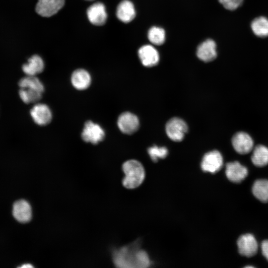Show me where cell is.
<instances>
[{
  "mask_svg": "<svg viewBox=\"0 0 268 268\" xmlns=\"http://www.w3.org/2000/svg\"><path fill=\"white\" fill-rule=\"evenodd\" d=\"M43 92L29 88H20L19 95L23 102L26 104L36 103L42 98Z\"/></svg>",
  "mask_w": 268,
  "mask_h": 268,
  "instance_id": "7402d4cb",
  "label": "cell"
},
{
  "mask_svg": "<svg viewBox=\"0 0 268 268\" xmlns=\"http://www.w3.org/2000/svg\"><path fill=\"white\" fill-rule=\"evenodd\" d=\"M147 35L148 40L154 45H162L165 40V31L159 27L153 26L150 28Z\"/></svg>",
  "mask_w": 268,
  "mask_h": 268,
  "instance_id": "cb8c5ba5",
  "label": "cell"
},
{
  "mask_svg": "<svg viewBox=\"0 0 268 268\" xmlns=\"http://www.w3.org/2000/svg\"><path fill=\"white\" fill-rule=\"evenodd\" d=\"M261 248L263 255L268 261V240H265L262 242Z\"/></svg>",
  "mask_w": 268,
  "mask_h": 268,
  "instance_id": "4316f807",
  "label": "cell"
},
{
  "mask_svg": "<svg viewBox=\"0 0 268 268\" xmlns=\"http://www.w3.org/2000/svg\"><path fill=\"white\" fill-rule=\"evenodd\" d=\"M105 136V131L99 125L91 121L85 123L81 133V137L84 141L97 144L102 141Z\"/></svg>",
  "mask_w": 268,
  "mask_h": 268,
  "instance_id": "3957f363",
  "label": "cell"
},
{
  "mask_svg": "<svg viewBox=\"0 0 268 268\" xmlns=\"http://www.w3.org/2000/svg\"><path fill=\"white\" fill-rule=\"evenodd\" d=\"M91 82V78L90 74L84 69H77L71 74V84L77 90L86 89L90 85Z\"/></svg>",
  "mask_w": 268,
  "mask_h": 268,
  "instance_id": "2e32d148",
  "label": "cell"
},
{
  "mask_svg": "<svg viewBox=\"0 0 268 268\" xmlns=\"http://www.w3.org/2000/svg\"><path fill=\"white\" fill-rule=\"evenodd\" d=\"M198 57L202 61L209 62L214 60L217 56L216 45L212 39H207L198 47Z\"/></svg>",
  "mask_w": 268,
  "mask_h": 268,
  "instance_id": "5bb4252c",
  "label": "cell"
},
{
  "mask_svg": "<svg viewBox=\"0 0 268 268\" xmlns=\"http://www.w3.org/2000/svg\"><path fill=\"white\" fill-rule=\"evenodd\" d=\"M116 15L118 18L124 23L132 21L135 16L134 4L129 0L122 1L117 6Z\"/></svg>",
  "mask_w": 268,
  "mask_h": 268,
  "instance_id": "e0dca14e",
  "label": "cell"
},
{
  "mask_svg": "<svg viewBox=\"0 0 268 268\" xmlns=\"http://www.w3.org/2000/svg\"><path fill=\"white\" fill-rule=\"evenodd\" d=\"M251 27L254 34L259 37H268V18L259 16L252 22Z\"/></svg>",
  "mask_w": 268,
  "mask_h": 268,
  "instance_id": "ffe728a7",
  "label": "cell"
},
{
  "mask_svg": "<svg viewBox=\"0 0 268 268\" xmlns=\"http://www.w3.org/2000/svg\"><path fill=\"white\" fill-rule=\"evenodd\" d=\"M65 0H38L36 11L43 17H50L57 13L64 5Z\"/></svg>",
  "mask_w": 268,
  "mask_h": 268,
  "instance_id": "52a82bcc",
  "label": "cell"
},
{
  "mask_svg": "<svg viewBox=\"0 0 268 268\" xmlns=\"http://www.w3.org/2000/svg\"><path fill=\"white\" fill-rule=\"evenodd\" d=\"M232 144L237 152L245 154L252 151L254 142L249 134L245 132H240L233 135L232 138Z\"/></svg>",
  "mask_w": 268,
  "mask_h": 268,
  "instance_id": "ba28073f",
  "label": "cell"
},
{
  "mask_svg": "<svg viewBox=\"0 0 268 268\" xmlns=\"http://www.w3.org/2000/svg\"><path fill=\"white\" fill-rule=\"evenodd\" d=\"M237 246L240 254L247 257L254 256L258 249L256 239L250 234L241 236L238 239Z\"/></svg>",
  "mask_w": 268,
  "mask_h": 268,
  "instance_id": "9c48e42d",
  "label": "cell"
},
{
  "mask_svg": "<svg viewBox=\"0 0 268 268\" xmlns=\"http://www.w3.org/2000/svg\"><path fill=\"white\" fill-rule=\"evenodd\" d=\"M117 124L119 130L128 134L135 133L139 126L137 117L129 112H124L119 116Z\"/></svg>",
  "mask_w": 268,
  "mask_h": 268,
  "instance_id": "8992f818",
  "label": "cell"
},
{
  "mask_svg": "<svg viewBox=\"0 0 268 268\" xmlns=\"http://www.w3.org/2000/svg\"><path fill=\"white\" fill-rule=\"evenodd\" d=\"M223 165V157L217 150L206 153L202 159L201 169L204 172L214 173L218 171Z\"/></svg>",
  "mask_w": 268,
  "mask_h": 268,
  "instance_id": "5b68a950",
  "label": "cell"
},
{
  "mask_svg": "<svg viewBox=\"0 0 268 268\" xmlns=\"http://www.w3.org/2000/svg\"><path fill=\"white\" fill-rule=\"evenodd\" d=\"M12 213L17 221L22 223L27 222L30 220L32 216L30 205L26 201L19 200L13 204Z\"/></svg>",
  "mask_w": 268,
  "mask_h": 268,
  "instance_id": "9a60e30c",
  "label": "cell"
},
{
  "mask_svg": "<svg viewBox=\"0 0 268 268\" xmlns=\"http://www.w3.org/2000/svg\"><path fill=\"white\" fill-rule=\"evenodd\" d=\"M253 163L258 167H263L268 164V148L259 144L254 149L251 157Z\"/></svg>",
  "mask_w": 268,
  "mask_h": 268,
  "instance_id": "d6986e66",
  "label": "cell"
},
{
  "mask_svg": "<svg viewBox=\"0 0 268 268\" xmlns=\"http://www.w3.org/2000/svg\"><path fill=\"white\" fill-rule=\"evenodd\" d=\"M186 122L179 118L171 119L166 125V132L168 136L175 141H180L188 131Z\"/></svg>",
  "mask_w": 268,
  "mask_h": 268,
  "instance_id": "277c9868",
  "label": "cell"
},
{
  "mask_svg": "<svg viewBox=\"0 0 268 268\" xmlns=\"http://www.w3.org/2000/svg\"><path fill=\"white\" fill-rule=\"evenodd\" d=\"M168 150L165 147L152 146L148 149V153L153 161H157L159 159L164 158L168 154Z\"/></svg>",
  "mask_w": 268,
  "mask_h": 268,
  "instance_id": "d4e9b609",
  "label": "cell"
},
{
  "mask_svg": "<svg viewBox=\"0 0 268 268\" xmlns=\"http://www.w3.org/2000/svg\"><path fill=\"white\" fill-rule=\"evenodd\" d=\"M138 55L142 64L145 67H153L159 62L158 52L151 45H145L141 47L138 51Z\"/></svg>",
  "mask_w": 268,
  "mask_h": 268,
  "instance_id": "4fadbf2b",
  "label": "cell"
},
{
  "mask_svg": "<svg viewBox=\"0 0 268 268\" xmlns=\"http://www.w3.org/2000/svg\"><path fill=\"white\" fill-rule=\"evenodd\" d=\"M115 263L121 268H145L150 265L147 253L139 247V244L135 243L122 248L116 253Z\"/></svg>",
  "mask_w": 268,
  "mask_h": 268,
  "instance_id": "6da1fadb",
  "label": "cell"
},
{
  "mask_svg": "<svg viewBox=\"0 0 268 268\" xmlns=\"http://www.w3.org/2000/svg\"><path fill=\"white\" fill-rule=\"evenodd\" d=\"M32 267L33 266L29 264L24 265L20 267V268H32Z\"/></svg>",
  "mask_w": 268,
  "mask_h": 268,
  "instance_id": "83f0119b",
  "label": "cell"
},
{
  "mask_svg": "<svg viewBox=\"0 0 268 268\" xmlns=\"http://www.w3.org/2000/svg\"><path fill=\"white\" fill-rule=\"evenodd\" d=\"M87 15L89 21L97 26L105 24L107 18L106 7L103 3L100 2H96L88 8Z\"/></svg>",
  "mask_w": 268,
  "mask_h": 268,
  "instance_id": "8fae6325",
  "label": "cell"
},
{
  "mask_svg": "<svg viewBox=\"0 0 268 268\" xmlns=\"http://www.w3.org/2000/svg\"><path fill=\"white\" fill-rule=\"evenodd\" d=\"M248 173L247 168L238 161L229 162L226 165V176L232 182H241L247 176Z\"/></svg>",
  "mask_w": 268,
  "mask_h": 268,
  "instance_id": "7c38bea8",
  "label": "cell"
},
{
  "mask_svg": "<svg viewBox=\"0 0 268 268\" xmlns=\"http://www.w3.org/2000/svg\"><path fill=\"white\" fill-rule=\"evenodd\" d=\"M30 115L34 122L38 125L49 124L52 119L50 108L45 104H36L30 110Z\"/></svg>",
  "mask_w": 268,
  "mask_h": 268,
  "instance_id": "30bf717a",
  "label": "cell"
},
{
  "mask_svg": "<svg viewBox=\"0 0 268 268\" xmlns=\"http://www.w3.org/2000/svg\"><path fill=\"white\" fill-rule=\"evenodd\" d=\"M252 192L259 201L268 202V180L260 179L256 181L252 187Z\"/></svg>",
  "mask_w": 268,
  "mask_h": 268,
  "instance_id": "44dd1931",
  "label": "cell"
},
{
  "mask_svg": "<svg viewBox=\"0 0 268 268\" xmlns=\"http://www.w3.org/2000/svg\"><path fill=\"white\" fill-rule=\"evenodd\" d=\"M20 88H29L38 90L42 92L44 86L42 82L35 76H29L22 78L18 82Z\"/></svg>",
  "mask_w": 268,
  "mask_h": 268,
  "instance_id": "603a6c76",
  "label": "cell"
},
{
  "mask_svg": "<svg viewBox=\"0 0 268 268\" xmlns=\"http://www.w3.org/2000/svg\"><path fill=\"white\" fill-rule=\"evenodd\" d=\"M22 68L27 75L36 76L44 70V63L40 56L35 55L28 60L27 63L22 66Z\"/></svg>",
  "mask_w": 268,
  "mask_h": 268,
  "instance_id": "ac0fdd59",
  "label": "cell"
},
{
  "mask_svg": "<svg viewBox=\"0 0 268 268\" xmlns=\"http://www.w3.org/2000/svg\"><path fill=\"white\" fill-rule=\"evenodd\" d=\"M122 169L125 175L122 183L126 188L134 189L143 181L145 171L139 161L135 160H128L123 164Z\"/></svg>",
  "mask_w": 268,
  "mask_h": 268,
  "instance_id": "7a4b0ae2",
  "label": "cell"
},
{
  "mask_svg": "<svg viewBox=\"0 0 268 268\" xmlns=\"http://www.w3.org/2000/svg\"><path fill=\"white\" fill-rule=\"evenodd\" d=\"M224 8L234 10L241 5L244 0H218Z\"/></svg>",
  "mask_w": 268,
  "mask_h": 268,
  "instance_id": "484cf974",
  "label": "cell"
}]
</instances>
